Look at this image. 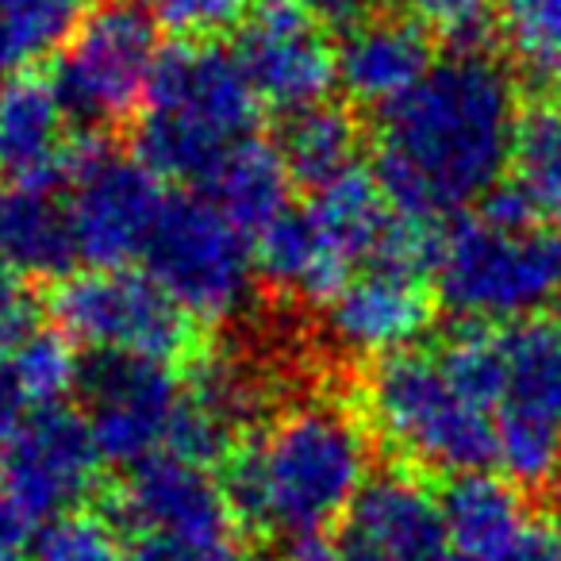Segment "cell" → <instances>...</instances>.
<instances>
[{
  "label": "cell",
  "instance_id": "36",
  "mask_svg": "<svg viewBox=\"0 0 561 561\" xmlns=\"http://www.w3.org/2000/svg\"><path fill=\"white\" fill-rule=\"evenodd\" d=\"M35 331V305L20 285V273L0 262V343H20Z\"/></svg>",
  "mask_w": 561,
  "mask_h": 561
},
{
  "label": "cell",
  "instance_id": "33",
  "mask_svg": "<svg viewBox=\"0 0 561 561\" xmlns=\"http://www.w3.org/2000/svg\"><path fill=\"white\" fill-rule=\"evenodd\" d=\"M247 4L250 0H147V12L181 43H201L231 32L247 16Z\"/></svg>",
  "mask_w": 561,
  "mask_h": 561
},
{
  "label": "cell",
  "instance_id": "7",
  "mask_svg": "<svg viewBox=\"0 0 561 561\" xmlns=\"http://www.w3.org/2000/svg\"><path fill=\"white\" fill-rule=\"evenodd\" d=\"M154 27L150 12L127 0H104L78 20L50 73L73 119L112 127L147 101L154 62L162 55Z\"/></svg>",
  "mask_w": 561,
  "mask_h": 561
},
{
  "label": "cell",
  "instance_id": "26",
  "mask_svg": "<svg viewBox=\"0 0 561 561\" xmlns=\"http://www.w3.org/2000/svg\"><path fill=\"white\" fill-rule=\"evenodd\" d=\"M507 58L535 85H561V0H496Z\"/></svg>",
  "mask_w": 561,
  "mask_h": 561
},
{
  "label": "cell",
  "instance_id": "14",
  "mask_svg": "<svg viewBox=\"0 0 561 561\" xmlns=\"http://www.w3.org/2000/svg\"><path fill=\"white\" fill-rule=\"evenodd\" d=\"M116 515L139 535H231L227 489L208 473V466H196L178 454H158V458L135 466L116 496Z\"/></svg>",
  "mask_w": 561,
  "mask_h": 561
},
{
  "label": "cell",
  "instance_id": "17",
  "mask_svg": "<svg viewBox=\"0 0 561 561\" xmlns=\"http://www.w3.org/2000/svg\"><path fill=\"white\" fill-rule=\"evenodd\" d=\"M354 538L381 550L389 561H435L450 542L443 500L408 473H385L366 481L346 523Z\"/></svg>",
  "mask_w": 561,
  "mask_h": 561
},
{
  "label": "cell",
  "instance_id": "37",
  "mask_svg": "<svg viewBox=\"0 0 561 561\" xmlns=\"http://www.w3.org/2000/svg\"><path fill=\"white\" fill-rule=\"evenodd\" d=\"M289 561H389V558L346 530L343 538H328V535L297 538V542H289Z\"/></svg>",
  "mask_w": 561,
  "mask_h": 561
},
{
  "label": "cell",
  "instance_id": "42",
  "mask_svg": "<svg viewBox=\"0 0 561 561\" xmlns=\"http://www.w3.org/2000/svg\"><path fill=\"white\" fill-rule=\"evenodd\" d=\"M435 561H473V558H466V553H461V550H454V553H446V550H443Z\"/></svg>",
  "mask_w": 561,
  "mask_h": 561
},
{
  "label": "cell",
  "instance_id": "38",
  "mask_svg": "<svg viewBox=\"0 0 561 561\" xmlns=\"http://www.w3.org/2000/svg\"><path fill=\"white\" fill-rule=\"evenodd\" d=\"M32 515L0 484V561H16L32 546Z\"/></svg>",
  "mask_w": 561,
  "mask_h": 561
},
{
  "label": "cell",
  "instance_id": "41",
  "mask_svg": "<svg viewBox=\"0 0 561 561\" xmlns=\"http://www.w3.org/2000/svg\"><path fill=\"white\" fill-rule=\"evenodd\" d=\"M553 504H558V512H561V466H558V473H553Z\"/></svg>",
  "mask_w": 561,
  "mask_h": 561
},
{
  "label": "cell",
  "instance_id": "18",
  "mask_svg": "<svg viewBox=\"0 0 561 561\" xmlns=\"http://www.w3.org/2000/svg\"><path fill=\"white\" fill-rule=\"evenodd\" d=\"M66 104L55 81L12 73L0 85V165L16 181H66Z\"/></svg>",
  "mask_w": 561,
  "mask_h": 561
},
{
  "label": "cell",
  "instance_id": "30",
  "mask_svg": "<svg viewBox=\"0 0 561 561\" xmlns=\"http://www.w3.org/2000/svg\"><path fill=\"white\" fill-rule=\"evenodd\" d=\"M188 400L201 404L211 420H219L227 431L234 435V427L250 420V412L257 408V392L250 374L227 354H211L201 366L193 369V389H188Z\"/></svg>",
  "mask_w": 561,
  "mask_h": 561
},
{
  "label": "cell",
  "instance_id": "23",
  "mask_svg": "<svg viewBox=\"0 0 561 561\" xmlns=\"http://www.w3.org/2000/svg\"><path fill=\"white\" fill-rule=\"evenodd\" d=\"M280 158L289 165L293 181L316 188L331 185L335 178L354 170L358 158V124L346 108L335 104H312L305 112H293L289 124L280 127L277 142Z\"/></svg>",
  "mask_w": 561,
  "mask_h": 561
},
{
  "label": "cell",
  "instance_id": "31",
  "mask_svg": "<svg viewBox=\"0 0 561 561\" xmlns=\"http://www.w3.org/2000/svg\"><path fill=\"white\" fill-rule=\"evenodd\" d=\"M32 561H131V553L104 519L70 512L43 527L32 542Z\"/></svg>",
  "mask_w": 561,
  "mask_h": 561
},
{
  "label": "cell",
  "instance_id": "39",
  "mask_svg": "<svg viewBox=\"0 0 561 561\" xmlns=\"http://www.w3.org/2000/svg\"><path fill=\"white\" fill-rule=\"evenodd\" d=\"M24 404H27V397H24V389L16 385V377H12L9 362H0V450L9 446V438L16 435L20 423L27 420Z\"/></svg>",
  "mask_w": 561,
  "mask_h": 561
},
{
  "label": "cell",
  "instance_id": "28",
  "mask_svg": "<svg viewBox=\"0 0 561 561\" xmlns=\"http://www.w3.org/2000/svg\"><path fill=\"white\" fill-rule=\"evenodd\" d=\"M12 377L24 389L27 404L50 408L81 385V366L78 354H73V339L62 331H39L24 335L20 343H12Z\"/></svg>",
  "mask_w": 561,
  "mask_h": 561
},
{
  "label": "cell",
  "instance_id": "3",
  "mask_svg": "<svg viewBox=\"0 0 561 561\" xmlns=\"http://www.w3.org/2000/svg\"><path fill=\"white\" fill-rule=\"evenodd\" d=\"M257 104L239 55L216 43H178L154 62L135 154L170 181H208L257 127Z\"/></svg>",
  "mask_w": 561,
  "mask_h": 561
},
{
  "label": "cell",
  "instance_id": "40",
  "mask_svg": "<svg viewBox=\"0 0 561 561\" xmlns=\"http://www.w3.org/2000/svg\"><path fill=\"white\" fill-rule=\"evenodd\" d=\"M273 4H285V9H300V12H323L335 24H358L366 20V0H273Z\"/></svg>",
  "mask_w": 561,
  "mask_h": 561
},
{
  "label": "cell",
  "instance_id": "1",
  "mask_svg": "<svg viewBox=\"0 0 561 561\" xmlns=\"http://www.w3.org/2000/svg\"><path fill=\"white\" fill-rule=\"evenodd\" d=\"M515 85L481 47L454 50L427 78L381 108L377 173L397 211L438 219L496 188L512 165Z\"/></svg>",
  "mask_w": 561,
  "mask_h": 561
},
{
  "label": "cell",
  "instance_id": "32",
  "mask_svg": "<svg viewBox=\"0 0 561 561\" xmlns=\"http://www.w3.org/2000/svg\"><path fill=\"white\" fill-rule=\"evenodd\" d=\"M443 242H446V234L435 231V219H420V216L397 211L369 265L392 270V273H408V277H427L431 270H438Z\"/></svg>",
  "mask_w": 561,
  "mask_h": 561
},
{
  "label": "cell",
  "instance_id": "21",
  "mask_svg": "<svg viewBox=\"0 0 561 561\" xmlns=\"http://www.w3.org/2000/svg\"><path fill=\"white\" fill-rule=\"evenodd\" d=\"M257 270L293 297L335 300L351 280L354 262L312 208H289L257 234Z\"/></svg>",
  "mask_w": 561,
  "mask_h": 561
},
{
  "label": "cell",
  "instance_id": "4",
  "mask_svg": "<svg viewBox=\"0 0 561 561\" xmlns=\"http://www.w3.org/2000/svg\"><path fill=\"white\" fill-rule=\"evenodd\" d=\"M438 297L473 323H519L561 300V227L500 224L481 211L443 242Z\"/></svg>",
  "mask_w": 561,
  "mask_h": 561
},
{
  "label": "cell",
  "instance_id": "22",
  "mask_svg": "<svg viewBox=\"0 0 561 561\" xmlns=\"http://www.w3.org/2000/svg\"><path fill=\"white\" fill-rule=\"evenodd\" d=\"M204 185L211 188V204L242 227L247 234H262L280 211H289L293 173L277 147L247 139L216 165Z\"/></svg>",
  "mask_w": 561,
  "mask_h": 561
},
{
  "label": "cell",
  "instance_id": "12",
  "mask_svg": "<svg viewBox=\"0 0 561 561\" xmlns=\"http://www.w3.org/2000/svg\"><path fill=\"white\" fill-rule=\"evenodd\" d=\"M101 450L89 420L62 404L39 408L0 450V484L32 519H62L101 481Z\"/></svg>",
  "mask_w": 561,
  "mask_h": 561
},
{
  "label": "cell",
  "instance_id": "15",
  "mask_svg": "<svg viewBox=\"0 0 561 561\" xmlns=\"http://www.w3.org/2000/svg\"><path fill=\"white\" fill-rule=\"evenodd\" d=\"M431 328V293L423 277L392 270H369L351 277L331 300V335L351 354H389L412 351V343Z\"/></svg>",
  "mask_w": 561,
  "mask_h": 561
},
{
  "label": "cell",
  "instance_id": "8",
  "mask_svg": "<svg viewBox=\"0 0 561 561\" xmlns=\"http://www.w3.org/2000/svg\"><path fill=\"white\" fill-rule=\"evenodd\" d=\"M504 389L492 412L507 481L546 484L561 466V323L550 316L500 328Z\"/></svg>",
  "mask_w": 561,
  "mask_h": 561
},
{
  "label": "cell",
  "instance_id": "11",
  "mask_svg": "<svg viewBox=\"0 0 561 561\" xmlns=\"http://www.w3.org/2000/svg\"><path fill=\"white\" fill-rule=\"evenodd\" d=\"M89 400V431L108 466L135 469L165 454L185 392L173 381L170 362L139 354H101L81 374Z\"/></svg>",
  "mask_w": 561,
  "mask_h": 561
},
{
  "label": "cell",
  "instance_id": "29",
  "mask_svg": "<svg viewBox=\"0 0 561 561\" xmlns=\"http://www.w3.org/2000/svg\"><path fill=\"white\" fill-rule=\"evenodd\" d=\"M443 366L473 404H481L484 412H496L500 389H504V343H500V328L473 323V328L458 331L446 343Z\"/></svg>",
  "mask_w": 561,
  "mask_h": 561
},
{
  "label": "cell",
  "instance_id": "25",
  "mask_svg": "<svg viewBox=\"0 0 561 561\" xmlns=\"http://www.w3.org/2000/svg\"><path fill=\"white\" fill-rule=\"evenodd\" d=\"M512 185L538 219L561 227V104H535L519 116L512 139Z\"/></svg>",
  "mask_w": 561,
  "mask_h": 561
},
{
  "label": "cell",
  "instance_id": "19",
  "mask_svg": "<svg viewBox=\"0 0 561 561\" xmlns=\"http://www.w3.org/2000/svg\"><path fill=\"white\" fill-rule=\"evenodd\" d=\"M70 204L50 181L0 188V262L20 277H66L78 262Z\"/></svg>",
  "mask_w": 561,
  "mask_h": 561
},
{
  "label": "cell",
  "instance_id": "13",
  "mask_svg": "<svg viewBox=\"0 0 561 561\" xmlns=\"http://www.w3.org/2000/svg\"><path fill=\"white\" fill-rule=\"evenodd\" d=\"M234 55L262 104L289 116L323 104L339 81V50H331L308 12L285 4H273L250 20Z\"/></svg>",
  "mask_w": 561,
  "mask_h": 561
},
{
  "label": "cell",
  "instance_id": "10",
  "mask_svg": "<svg viewBox=\"0 0 561 561\" xmlns=\"http://www.w3.org/2000/svg\"><path fill=\"white\" fill-rule=\"evenodd\" d=\"M66 188L78 254L96 270H124L150 242L165 208L162 178L139 154L127 158L96 139L66 154Z\"/></svg>",
  "mask_w": 561,
  "mask_h": 561
},
{
  "label": "cell",
  "instance_id": "2",
  "mask_svg": "<svg viewBox=\"0 0 561 561\" xmlns=\"http://www.w3.org/2000/svg\"><path fill=\"white\" fill-rule=\"evenodd\" d=\"M366 481L369 446L362 427L339 404L308 400L231 454L224 489L234 519L297 542L328 535Z\"/></svg>",
  "mask_w": 561,
  "mask_h": 561
},
{
  "label": "cell",
  "instance_id": "20",
  "mask_svg": "<svg viewBox=\"0 0 561 561\" xmlns=\"http://www.w3.org/2000/svg\"><path fill=\"white\" fill-rule=\"evenodd\" d=\"M443 519L454 550L473 561H515L530 535L523 496L504 477L461 473L443 492Z\"/></svg>",
  "mask_w": 561,
  "mask_h": 561
},
{
  "label": "cell",
  "instance_id": "27",
  "mask_svg": "<svg viewBox=\"0 0 561 561\" xmlns=\"http://www.w3.org/2000/svg\"><path fill=\"white\" fill-rule=\"evenodd\" d=\"M85 16V0H0V78L66 43Z\"/></svg>",
  "mask_w": 561,
  "mask_h": 561
},
{
  "label": "cell",
  "instance_id": "34",
  "mask_svg": "<svg viewBox=\"0 0 561 561\" xmlns=\"http://www.w3.org/2000/svg\"><path fill=\"white\" fill-rule=\"evenodd\" d=\"M408 20L446 35L458 50L481 47L489 32V0H397Z\"/></svg>",
  "mask_w": 561,
  "mask_h": 561
},
{
  "label": "cell",
  "instance_id": "35",
  "mask_svg": "<svg viewBox=\"0 0 561 561\" xmlns=\"http://www.w3.org/2000/svg\"><path fill=\"white\" fill-rule=\"evenodd\" d=\"M131 561H247L231 535L219 538H170L142 535L131 550Z\"/></svg>",
  "mask_w": 561,
  "mask_h": 561
},
{
  "label": "cell",
  "instance_id": "16",
  "mask_svg": "<svg viewBox=\"0 0 561 561\" xmlns=\"http://www.w3.org/2000/svg\"><path fill=\"white\" fill-rule=\"evenodd\" d=\"M431 39L423 24L408 16H366L346 27L339 47V81L351 93V101L389 108L400 96H408L427 70Z\"/></svg>",
  "mask_w": 561,
  "mask_h": 561
},
{
  "label": "cell",
  "instance_id": "6",
  "mask_svg": "<svg viewBox=\"0 0 561 561\" xmlns=\"http://www.w3.org/2000/svg\"><path fill=\"white\" fill-rule=\"evenodd\" d=\"M142 257L150 277L196 320H231L254 289L257 250H250L242 227L201 196H165Z\"/></svg>",
  "mask_w": 561,
  "mask_h": 561
},
{
  "label": "cell",
  "instance_id": "9",
  "mask_svg": "<svg viewBox=\"0 0 561 561\" xmlns=\"http://www.w3.org/2000/svg\"><path fill=\"white\" fill-rule=\"evenodd\" d=\"M62 335L101 354H139L173 362L188 351V312L150 273L93 270L66 277L50 297Z\"/></svg>",
  "mask_w": 561,
  "mask_h": 561
},
{
  "label": "cell",
  "instance_id": "5",
  "mask_svg": "<svg viewBox=\"0 0 561 561\" xmlns=\"http://www.w3.org/2000/svg\"><path fill=\"white\" fill-rule=\"evenodd\" d=\"M366 415L404 458L438 473H481L496 461V420L466 397L443 358L400 351L366 377Z\"/></svg>",
  "mask_w": 561,
  "mask_h": 561
},
{
  "label": "cell",
  "instance_id": "24",
  "mask_svg": "<svg viewBox=\"0 0 561 561\" xmlns=\"http://www.w3.org/2000/svg\"><path fill=\"white\" fill-rule=\"evenodd\" d=\"M308 208L316 211V219L328 227V234L354 265L374 262L377 247H381L385 231H389L392 216H397L381 181L362 173L358 165L351 173H343V178H335L331 185L316 188Z\"/></svg>",
  "mask_w": 561,
  "mask_h": 561
}]
</instances>
